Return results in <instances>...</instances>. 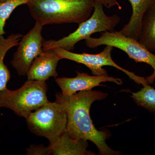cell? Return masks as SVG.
Wrapping results in <instances>:
<instances>
[{
    "mask_svg": "<svg viewBox=\"0 0 155 155\" xmlns=\"http://www.w3.org/2000/svg\"><path fill=\"white\" fill-rule=\"evenodd\" d=\"M107 96V94L92 90L78 92L71 95L59 93L56 95L55 101L64 107L67 117V130L72 138L90 140L98 149L100 155H118L119 153L106 143L107 134L97 130L90 114L93 103Z\"/></svg>",
    "mask_w": 155,
    "mask_h": 155,
    "instance_id": "obj_1",
    "label": "cell"
},
{
    "mask_svg": "<svg viewBox=\"0 0 155 155\" xmlns=\"http://www.w3.org/2000/svg\"><path fill=\"white\" fill-rule=\"evenodd\" d=\"M95 0H28L26 5L34 19L43 26L77 23L88 19Z\"/></svg>",
    "mask_w": 155,
    "mask_h": 155,
    "instance_id": "obj_2",
    "label": "cell"
},
{
    "mask_svg": "<svg viewBox=\"0 0 155 155\" xmlns=\"http://www.w3.org/2000/svg\"><path fill=\"white\" fill-rule=\"evenodd\" d=\"M103 7L101 3L96 2L93 13L88 19L79 24L75 31L58 40H45L43 51L60 48L71 51L78 42L85 40L93 34L115 31V28L120 22L121 18L117 14L108 16Z\"/></svg>",
    "mask_w": 155,
    "mask_h": 155,
    "instance_id": "obj_3",
    "label": "cell"
},
{
    "mask_svg": "<svg viewBox=\"0 0 155 155\" xmlns=\"http://www.w3.org/2000/svg\"><path fill=\"white\" fill-rule=\"evenodd\" d=\"M48 89L45 81L32 80H27L16 90L6 88L0 93V109H8L26 119L31 113L49 102Z\"/></svg>",
    "mask_w": 155,
    "mask_h": 155,
    "instance_id": "obj_4",
    "label": "cell"
},
{
    "mask_svg": "<svg viewBox=\"0 0 155 155\" xmlns=\"http://www.w3.org/2000/svg\"><path fill=\"white\" fill-rule=\"evenodd\" d=\"M28 128L38 136L46 137L49 145L54 143L67 130V117L61 104L49 102L31 113L26 119Z\"/></svg>",
    "mask_w": 155,
    "mask_h": 155,
    "instance_id": "obj_5",
    "label": "cell"
},
{
    "mask_svg": "<svg viewBox=\"0 0 155 155\" xmlns=\"http://www.w3.org/2000/svg\"><path fill=\"white\" fill-rule=\"evenodd\" d=\"M86 46L94 48L102 45H109L122 50L136 63H143L153 69L152 74L145 77L149 84L155 79V55L147 49L138 40L125 36L119 31L101 32L99 38L91 37L85 40Z\"/></svg>",
    "mask_w": 155,
    "mask_h": 155,
    "instance_id": "obj_6",
    "label": "cell"
},
{
    "mask_svg": "<svg viewBox=\"0 0 155 155\" xmlns=\"http://www.w3.org/2000/svg\"><path fill=\"white\" fill-rule=\"evenodd\" d=\"M113 49V47L107 45L102 51L97 54L84 52L78 54L60 48H55L53 49L59 55L61 59H67L85 65L91 70L93 75H107V72L103 67L110 66L124 72L130 79L138 84H142L143 86L149 84L145 78L137 76L134 72H130L116 64L112 59L111 55Z\"/></svg>",
    "mask_w": 155,
    "mask_h": 155,
    "instance_id": "obj_7",
    "label": "cell"
},
{
    "mask_svg": "<svg viewBox=\"0 0 155 155\" xmlns=\"http://www.w3.org/2000/svg\"><path fill=\"white\" fill-rule=\"evenodd\" d=\"M43 26L36 21L33 28L22 36L19 42L11 64L19 76L27 75L32 62L43 51L45 40L42 35Z\"/></svg>",
    "mask_w": 155,
    "mask_h": 155,
    "instance_id": "obj_8",
    "label": "cell"
},
{
    "mask_svg": "<svg viewBox=\"0 0 155 155\" xmlns=\"http://www.w3.org/2000/svg\"><path fill=\"white\" fill-rule=\"evenodd\" d=\"M77 76L74 78H56L55 80L60 87L62 93L71 95L78 92L90 91L94 87L102 85V82H114L119 85L122 84L120 78L110 77L107 75H91L87 73L76 72Z\"/></svg>",
    "mask_w": 155,
    "mask_h": 155,
    "instance_id": "obj_9",
    "label": "cell"
},
{
    "mask_svg": "<svg viewBox=\"0 0 155 155\" xmlns=\"http://www.w3.org/2000/svg\"><path fill=\"white\" fill-rule=\"evenodd\" d=\"M61 60L53 49L43 51L31 65L27 74L28 80L45 81L50 77H58L57 67Z\"/></svg>",
    "mask_w": 155,
    "mask_h": 155,
    "instance_id": "obj_10",
    "label": "cell"
},
{
    "mask_svg": "<svg viewBox=\"0 0 155 155\" xmlns=\"http://www.w3.org/2000/svg\"><path fill=\"white\" fill-rule=\"evenodd\" d=\"M87 140H76L70 136L67 130L52 144L48 147L49 155H93L95 153L87 150Z\"/></svg>",
    "mask_w": 155,
    "mask_h": 155,
    "instance_id": "obj_11",
    "label": "cell"
},
{
    "mask_svg": "<svg viewBox=\"0 0 155 155\" xmlns=\"http://www.w3.org/2000/svg\"><path fill=\"white\" fill-rule=\"evenodd\" d=\"M131 5L132 13L127 24L120 31L123 35L138 40L142 20L145 12L155 3V0H128Z\"/></svg>",
    "mask_w": 155,
    "mask_h": 155,
    "instance_id": "obj_12",
    "label": "cell"
},
{
    "mask_svg": "<svg viewBox=\"0 0 155 155\" xmlns=\"http://www.w3.org/2000/svg\"><path fill=\"white\" fill-rule=\"evenodd\" d=\"M22 36L20 34H13L7 38L3 35L0 36V93L7 88L11 79V73L4 63L5 56L11 48L18 46Z\"/></svg>",
    "mask_w": 155,
    "mask_h": 155,
    "instance_id": "obj_13",
    "label": "cell"
},
{
    "mask_svg": "<svg viewBox=\"0 0 155 155\" xmlns=\"http://www.w3.org/2000/svg\"><path fill=\"white\" fill-rule=\"evenodd\" d=\"M138 41L150 51H155V3L143 15Z\"/></svg>",
    "mask_w": 155,
    "mask_h": 155,
    "instance_id": "obj_14",
    "label": "cell"
},
{
    "mask_svg": "<svg viewBox=\"0 0 155 155\" xmlns=\"http://www.w3.org/2000/svg\"><path fill=\"white\" fill-rule=\"evenodd\" d=\"M131 97L137 104L155 113V90L149 84L143 86L139 91L132 92Z\"/></svg>",
    "mask_w": 155,
    "mask_h": 155,
    "instance_id": "obj_15",
    "label": "cell"
},
{
    "mask_svg": "<svg viewBox=\"0 0 155 155\" xmlns=\"http://www.w3.org/2000/svg\"><path fill=\"white\" fill-rule=\"evenodd\" d=\"M28 0H5L0 2V36L5 32L4 27L7 19L18 6L27 4Z\"/></svg>",
    "mask_w": 155,
    "mask_h": 155,
    "instance_id": "obj_16",
    "label": "cell"
},
{
    "mask_svg": "<svg viewBox=\"0 0 155 155\" xmlns=\"http://www.w3.org/2000/svg\"><path fill=\"white\" fill-rule=\"evenodd\" d=\"M26 154L34 155H49L48 147L44 146L42 145H32L26 150Z\"/></svg>",
    "mask_w": 155,
    "mask_h": 155,
    "instance_id": "obj_17",
    "label": "cell"
},
{
    "mask_svg": "<svg viewBox=\"0 0 155 155\" xmlns=\"http://www.w3.org/2000/svg\"><path fill=\"white\" fill-rule=\"evenodd\" d=\"M95 1L97 2L101 3L107 8L110 9L114 7H117L119 10L122 9V7L118 2V0H95Z\"/></svg>",
    "mask_w": 155,
    "mask_h": 155,
    "instance_id": "obj_18",
    "label": "cell"
},
{
    "mask_svg": "<svg viewBox=\"0 0 155 155\" xmlns=\"http://www.w3.org/2000/svg\"><path fill=\"white\" fill-rule=\"evenodd\" d=\"M5 0H0V2H3V1H4Z\"/></svg>",
    "mask_w": 155,
    "mask_h": 155,
    "instance_id": "obj_19",
    "label": "cell"
},
{
    "mask_svg": "<svg viewBox=\"0 0 155 155\" xmlns=\"http://www.w3.org/2000/svg\"><path fill=\"white\" fill-rule=\"evenodd\" d=\"M0 145H1V140H0Z\"/></svg>",
    "mask_w": 155,
    "mask_h": 155,
    "instance_id": "obj_20",
    "label": "cell"
}]
</instances>
